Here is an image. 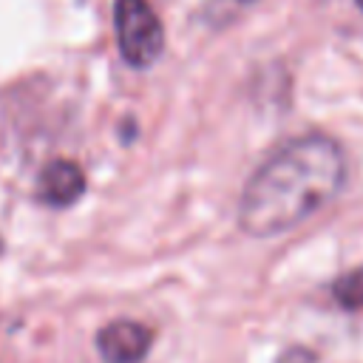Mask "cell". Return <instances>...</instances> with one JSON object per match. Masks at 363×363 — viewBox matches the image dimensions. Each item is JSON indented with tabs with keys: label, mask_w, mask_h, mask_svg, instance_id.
<instances>
[{
	"label": "cell",
	"mask_w": 363,
	"mask_h": 363,
	"mask_svg": "<svg viewBox=\"0 0 363 363\" xmlns=\"http://www.w3.org/2000/svg\"><path fill=\"white\" fill-rule=\"evenodd\" d=\"M346 162L335 139L309 133L275 150L247 182L238 224L255 238L292 230L320 210L343 184Z\"/></svg>",
	"instance_id": "cell-1"
},
{
	"label": "cell",
	"mask_w": 363,
	"mask_h": 363,
	"mask_svg": "<svg viewBox=\"0 0 363 363\" xmlns=\"http://www.w3.org/2000/svg\"><path fill=\"white\" fill-rule=\"evenodd\" d=\"M113 26L119 54L133 68H147L164 48V28L147 0H116Z\"/></svg>",
	"instance_id": "cell-2"
},
{
	"label": "cell",
	"mask_w": 363,
	"mask_h": 363,
	"mask_svg": "<svg viewBox=\"0 0 363 363\" xmlns=\"http://www.w3.org/2000/svg\"><path fill=\"white\" fill-rule=\"evenodd\" d=\"M332 292H335V301L343 309H363V267L340 275L335 281Z\"/></svg>",
	"instance_id": "cell-5"
},
{
	"label": "cell",
	"mask_w": 363,
	"mask_h": 363,
	"mask_svg": "<svg viewBox=\"0 0 363 363\" xmlns=\"http://www.w3.org/2000/svg\"><path fill=\"white\" fill-rule=\"evenodd\" d=\"M153 343V332L136 320L105 323L96 335V349L105 363H139Z\"/></svg>",
	"instance_id": "cell-3"
},
{
	"label": "cell",
	"mask_w": 363,
	"mask_h": 363,
	"mask_svg": "<svg viewBox=\"0 0 363 363\" xmlns=\"http://www.w3.org/2000/svg\"><path fill=\"white\" fill-rule=\"evenodd\" d=\"M85 190V173L74 159H54L43 167L37 193L51 207H68L74 204Z\"/></svg>",
	"instance_id": "cell-4"
},
{
	"label": "cell",
	"mask_w": 363,
	"mask_h": 363,
	"mask_svg": "<svg viewBox=\"0 0 363 363\" xmlns=\"http://www.w3.org/2000/svg\"><path fill=\"white\" fill-rule=\"evenodd\" d=\"M354 3H357V9H360V11H363V0H354Z\"/></svg>",
	"instance_id": "cell-6"
}]
</instances>
